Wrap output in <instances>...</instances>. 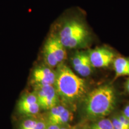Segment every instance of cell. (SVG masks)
<instances>
[{
  "mask_svg": "<svg viewBox=\"0 0 129 129\" xmlns=\"http://www.w3.org/2000/svg\"><path fill=\"white\" fill-rule=\"evenodd\" d=\"M70 129H78V128H71Z\"/></svg>",
  "mask_w": 129,
  "mask_h": 129,
  "instance_id": "d6986e66",
  "label": "cell"
},
{
  "mask_svg": "<svg viewBox=\"0 0 129 129\" xmlns=\"http://www.w3.org/2000/svg\"><path fill=\"white\" fill-rule=\"evenodd\" d=\"M66 48L83 47L90 39V32L84 24L77 19L68 20L61 28L57 35Z\"/></svg>",
  "mask_w": 129,
  "mask_h": 129,
  "instance_id": "3957f363",
  "label": "cell"
},
{
  "mask_svg": "<svg viewBox=\"0 0 129 129\" xmlns=\"http://www.w3.org/2000/svg\"><path fill=\"white\" fill-rule=\"evenodd\" d=\"M39 103L35 92L27 93L19 100L17 105V110L25 115H35L40 111Z\"/></svg>",
  "mask_w": 129,
  "mask_h": 129,
  "instance_id": "52a82bcc",
  "label": "cell"
},
{
  "mask_svg": "<svg viewBox=\"0 0 129 129\" xmlns=\"http://www.w3.org/2000/svg\"><path fill=\"white\" fill-rule=\"evenodd\" d=\"M72 63L74 70L81 76L88 77L93 72V67L88 53L78 51L72 57Z\"/></svg>",
  "mask_w": 129,
  "mask_h": 129,
  "instance_id": "ba28073f",
  "label": "cell"
},
{
  "mask_svg": "<svg viewBox=\"0 0 129 129\" xmlns=\"http://www.w3.org/2000/svg\"><path fill=\"white\" fill-rule=\"evenodd\" d=\"M115 78L122 76H129V59L119 57L114 60Z\"/></svg>",
  "mask_w": 129,
  "mask_h": 129,
  "instance_id": "30bf717a",
  "label": "cell"
},
{
  "mask_svg": "<svg viewBox=\"0 0 129 129\" xmlns=\"http://www.w3.org/2000/svg\"><path fill=\"white\" fill-rule=\"evenodd\" d=\"M88 129H114L112 121L108 118H102L94 122Z\"/></svg>",
  "mask_w": 129,
  "mask_h": 129,
  "instance_id": "4fadbf2b",
  "label": "cell"
},
{
  "mask_svg": "<svg viewBox=\"0 0 129 129\" xmlns=\"http://www.w3.org/2000/svg\"><path fill=\"white\" fill-rule=\"evenodd\" d=\"M56 74L54 87L59 98L64 104L74 106L88 94L85 81L77 75L68 66L59 64Z\"/></svg>",
  "mask_w": 129,
  "mask_h": 129,
  "instance_id": "6da1fadb",
  "label": "cell"
},
{
  "mask_svg": "<svg viewBox=\"0 0 129 129\" xmlns=\"http://www.w3.org/2000/svg\"><path fill=\"white\" fill-rule=\"evenodd\" d=\"M43 53L45 62L50 68L62 63L67 56L66 48L56 35H52L47 40Z\"/></svg>",
  "mask_w": 129,
  "mask_h": 129,
  "instance_id": "277c9868",
  "label": "cell"
},
{
  "mask_svg": "<svg viewBox=\"0 0 129 129\" xmlns=\"http://www.w3.org/2000/svg\"><path fill=\"white\" fill-rule=\"evenodd\" d=\"M56 74L51 68L38 67L32 73V81L35 86L54 85Z\"/></svg>",
  "mask_w": 129,
  "mask_h": 129,
  "instance_id": "9c48e42d",
  "label": "cell"
},
{
  "mask_svg": "<svg viewBox=\"0 0 129 129\" xmlns=\"http://www.w3.org/2000/svg\"><path fill=\"white\" fill-rule=\"evenodd\" d=\"M116 101L115 91L112 85H101L85 98V114L90 119L104 118L114 111Z\"/></svg>",
  "mask_w": 129,
  "mask_h": 129,
  "instance_id": "7a4b0ae2",
  "label": "cell"
},
{
  "mask_svg": "<svg viewBox=\"0 0 129 129\" xmlns=\"http://www.w3.org/2000/svg\"><path fill=\"white\" fill-rule=\"evenodd\" d=\"M118 118L120 121V122L127 128H129V120L127 118L125 117L124 115H121L118 116Z\"/></svg>",
  "mask_w": 129,
  "mask_h": 129,
  "instance_id": "5bb4252c",
  "label": "cell"
},
{
  "mask_svg": "<svg viewBox=\"0 0 129 129\" xmlns=\"http://www.w3.org/2000/svg\"><path fill=\"white\" fill-rule=\"evenodd\" d=\"M71 128L70 127H67V126H62L60 127V129H70Z\"/></svg>",
  "mask_w": 129,
  "mask_h": 129,
  "instance_id": "e0dca14e",
  "label": "cell"
},
{
  "mask_svg": "<svg viewBox=\"0 0 129 129\" xmlns=\"http://www.w3.org/2000/svg\"><path fill=\"white\" fill-rule=\"evenodd\" d=\"M122 115H124L125 117L127 118L129 120V105H127L126 107L124 109Z\"/></svg>",
  "mask_w": 129,
  "mask_h": 129,
  "instance_id": "9a60e30c",
  "label": "cell"
},
{
  "mask_svg": "<svg viewBox=\"0 0 129 129\" xmlns=\"http://www.w3.org/2000/svg\"><path fill=\"white\" fill-rule=\"evenodd\" d=\"M38 101L41 108L50 110L57 105L59 96L56 92L54 85H48L35 86Z\"/></svg>",
  "mask_w": 129,
  "mask_h": 129,
  "instance_id": "5b68a950",
  "label": "cell"
},
{
  "mask_svg": "<svg viewBox=\"0 0 129 129\" xmlns=\"http://www.w3.org/2000/svg\"><path fill=\"white\" fill-rule=\"evenodd\" d=\"M125 86H126V88H127V91L129 92V79L127 80V81L126 83V85H125Z\"/></svg>",
  "mask_w": 129,
  "mask_h": 129,
  "instance_id": "2e32d148",
  "label": "cell"
},
{
  "mask_svg": "<svg viewBox=\"0 0 129 129\" xmlns=\"http://www.w3.org/2000/svg\"><path fill=\"white\" fill-rule=\"evenodd\" d=\"M93 68L108 67L114 60L115 54L107 48L99 47L90 50L88 53Z\"/></svg>",
  "mask_w": 129,
  "mask_h": 129,
  "instance_id": "8992f818",
  "label": "cell"
},
{
  "mask_svg": "<svg viewBox=\"0 0 129 129\" xmlns=\"http://www.w3.org/2000/svg\"><path fill=\"white\" fill-rule=\"evenodd\" d=\"M72 118H73V114L68 109L65 108L56 118L52 121L50 123L48 124L62 125L63 124H67L72 120Z\"/></svg>",
  "mask_w": 129,
  "mask_h": 129,
  "instance_id": "7c38bea8",
  "label": "cell"
},
{
  "mask_svg": "<svg viewBox=\"0 0 129 129\" xmlns=\"http://www.w3.org/2000/svg\"><path fill=\"white\" fill-rule=\"evenodd\" d=\"M47 124L42 120L27 119L21 123L20 129H47Z\"/></svg>",
  "mask_w": 129,
  "mask_h": 129,
  "instance_id": "8fae6325",
  "label": "cell"
},
{
  "mask_svg": "<svg viewBox=\"0 0 129 129\" xmlns=\"http://www.w3.org/2000/svg\"><path fill=\"white\" fill-rule=\"evenodd\" d=\"M117 129H128V128H117Z\"/></svg>",
  "mask_w": 129,
  "mask_h": 129,
  "instance_id": "ac0fdd59",
  "label": "cell"
}]
</instances>
